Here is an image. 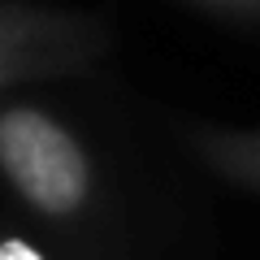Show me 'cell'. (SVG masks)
<instances>
[{
    "label": "cell",
    "mask_w": 260,
    "mask_h": 260,
    "mask_svg": "<svg viewBox=\"0 0 260 260\" xmlns=\"http://www.w3.org/2000/svg\"><path fill=\"white\" fill-rule=\"evenodd\" d=\"M109 44V22L95 13L39 0H0V100L30 83L87 74Z\"/></svg>",
    "instance_id": "7a4b0ae2"
},
{
    "label": "cell",
    "mask_w": 260,
    "mask_h": 260,
    "mask_svg": "<svg viewBox=\"0 0 260 260\" xmlns=\"http://www.w3.org/2000/svg\"><path fill=\"white\" fill-rule=\"evenodd\" d=\"M0 182L26 213L65 234L91 230L104 208L83 135L39 100H0Z\"/></svg>",
    "instance_id": "6da1fadb"
},
{
    "label": "cell",
    "mask_w": 260,
    "mask_h": 260,
    "mask_svg": "<svg viewBox=\"0 0 260 260\" xmlns=\"http://www.w3.org/2000/svg\"><path fill=\"white\" fill-rule=\"evenodd\" d=\"M182 143L204 160L217 178L260 195V130L243 126H186Z\"/></svg>",
    "instance_id": "3957f363"
},
{
    "label": "cell",
    "mask_w": 260,
    "mask_h": 260,
    "mask_svg": "<svg viewBox=\"0 0 260 260\" xmlns=\"http://www.w3.org/2000/svg\"><path fill=\"white\" fill-rule=\"evenodd\" d=\"M0 260H52L39 239H30L18 225H0Z\"/></svg>",
    "instance_id": "277c9868"
},
{
    "label": "cell",
    "mask_w": 260,
    "mask_h": 260,
    "mask_svg": "<svg viewBox=\"0 0 260 260\" xmlns=\"http://www.w3.org/2000/svg\"><path fill=\"white\" fill-rule=\"evenodd\" d=\"M200 9H213V13H230V18H251L260 22V0H191Z\"/></svg>",
    "instance_id": "5b68a950"
}]
</instances>
